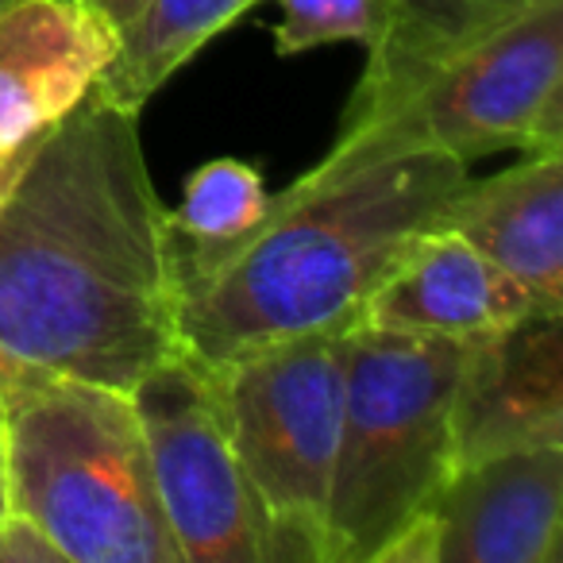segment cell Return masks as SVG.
Here are the masks:
<instances>
[{
    "label": "cell",
    "instance_id": "cell-15",
    "mask_svg": "<svg viewBox=\"0 0 563 563\" xmlns=\"http://www.w3.org/2000/svg\"><path fill=\"white\" fill-rule=\"evenodd\" d=\"M263 174L240 158H212L186 181L178 209H166L170 240L186 247H228L243 240L266 212Z\"/></svg>",
    "mask_w": 563,
    "mask_h": 563
},
{
    "label": "cell",
    "instance_id": "cell-12",
    "mask_svg": "<svg viewBox=\"0 0 563 563\" xmlns=\"http://www.w3.org/2000/svg\"><path fill=\"white\" fill-rule=\"evenodd\" d=\"M437 228L514 274L540 306H563V151H525L509 170L467 178Z\"/></svg>",
    "mask_w": 563,
    "mask_h": 563
},
{
    "label": "cell",
    "instance_id": "cell-5",
    "mask_svg": "<svg viewBox=\"0 0 563 563\" xmlns=\"http://www.w3.org/2000/svg\"><path fill=\"white\" fill-rule=\"evenodd\" d=\"M235 460L258 498L271 563H329L344 424V332L282 340L212 367Z\"/></svg>",
    "mask_w": 563,
    "mask_h": 563
},
{
    "label": "cell",
    "instance_id": "cell-19",
    "mask_svg": "<svg viewBox=\"0 0 563 563\" xmlns=\"http://www.w3.org/2000/svg\"><path fill=\"white\" fill-rule=\"evenodd\" d=\"M9 514V452H4V401H0V521Z\"/></svg>",
    "mask_w": 563,
    "mask_h": 563
},
{
    "label": "cell",
    "instance_id": "cell-7",
    "mask_svg": "<svg viewBox=\"0 0 563 563\" xmlns=\"http://www.w3.org/2000/svg\"><path fill=\"white\" fill-rule=\"evenodd\" d=\"M128 394L178 560L271 563L263 509L235 460L212 371L178 347Z\"/></svg>",
    "mask_w": 563,
    "mask_h": 563
},
{
    "label": "cell",
    "instance_id": "cell-11",
    "mask_svg": "<svg viewBox=\"0 0 563 563\" xmlns=\"http://www.w3.org/2000/svg\"><path fill=\"white\" fill-rule=\"evenodd\" d=\"M540 306L514 274L475 251L448 228L417 235L363 301L360 324L406 336L478 340L529 317Z\"/></svg>",
    "mask_w": 563,
    "mask_h": 563
},
{
    "label": "cell",
    "instance_id": "cell-2",
    "mask_svg": "<svg viewBox=\"0 0 563 563\" xmlns=\"http://www.w3.org/2000/svg\"><path fill=\"white\" fill-rule=\"evenodd\" d=\"M467 178L471 166L440 151L336 140L243 240L209 251L170 240L178 347L212 371L282 340L347 332Z\"/></svg>",
    "mask_w": 563,
    "mask_h": 563
},
{
    "label": "cell",
    "instance_id": "cell-18",
    "mask_svg": "<svg viewBox=\"0 0 563 563\" xmlns=\"http://www.w3.org/2000/svg\"><path fill=\"white\" fill-rule=\"evenodd\" d=\"M97 9H101V16L109 20L117 32H124L128 24H132L135 16H140L143 9H147L151 0H93Z\"/></svg>",
    "mask_w": 563,
    "mask_h": 563
},
{
    "label": "cell",
    "instance_id": "cell-17",
    "mask_svg": "<svg viewBox=\"0 0 563 563\" xmlns=\"http://www.w3.org/2000/svg\"><path fill=\"white\" fill-rule=\"evenodd\" d=\"M0 563H66V560L40 525L9 509L4 521H0Z\"/></svg>",
    "mask_w": 563,
    "mask_h": 563
},
{
    "label": "cell",
    "instance_id": "cell-21",
    "mask_svg": "<svg viewBox=\"0 0 563 563\" xmlns=\"http://www.w3.org/2000/svg\"><path fill=\"white\" fill-rule=\"evenodd\" d=\"M9 4H12V0H0V9H9Z\"/></svg>",
    "mask_w": 563,
    "mask_h": 563
},
{
    "label": "cell",
    "instance_id": "cell-4",
    "mask_svg": "<svg viewBox=\"0 0 563 563\" xmlns=\"http://www.w3.org/2000/svg\"><path fill=\"white\" fill-rule=\"evenodd\" d=\"M463 340L344 332V424L329 509V563H375L455 471L452 398Z\"/></svg>",
    "mask_w": 563,
    "mask_h": 563
},
{
    "label": "cell",
    "instance_id": "cell-14",
    "mask_svg": "<svg viewBox=\"0 0 563 563\" xmlns=\"http://www.w3.org/2000/svg\"><path fill=\"white\" fill-rule=\"evenodd\" d=\"M247 9H255V0H151L120 32L117 58L93 93L140 112L147 97L181 70V63H189Z\"/></svg>",
    "mask_w": 563,
    "mask_h": 563
},
{
    "label": "cell",
    "instance_id": "cell-13",
    "mask_svg": "<svg viewBox=\"0 0 563 563\" xmlns=\"http://www.w3.org/2000/svg\"><path fill=\"white\" fill-rule=\"evenodd\" d=\"M532 4L537 0H390V32L367 55L344 120L378 112L448 55L498 32Z\"/></svg>",
    "mask_w": 563,
    "mask_h": 563
},
{
    "label": "cell",
    "instance_id": "cell-16",
    "mask_svg": "<svg viewBox=\"0 0 563 563\" xmlns=\"http://www.w3.org/2000/svg\"><path fill=\"white\" fill-rule=\"evenodd\" d=\"M278 20V55L329 47V43H363L383 47L390 32V0H274Z\"/></svg>",
    "mask_w": 563,
    "mask_h": 563
},
{
    "label": "cell",
    "instance_id": "cell-9",
    "mask_svg": "<svg viewBox=\"0 0 563 563\" xmlns=\"http://www.w3.org/2000/svg\"><path fill=\"white\" fill-rule=\"evenodd\" d=\"M563 444V309L467 340L452 398L455 467Z\"/></svg>",
    "mask_w": 563,
    "mask_h": 563
},
{
    "label": "cell",
    "instance_id": "cell-8",
    "mask_svg": "<svg viewBox=\"0 0 563 563\" xmlns=\"http://www.w3.org/2000/svg\"><path fill=\"white\" fill-rule=\"evenodd\" d=\"M429 563H560L563 444L463 463L421 514Z\"/></svg>",
    "mask_w": 563,
    "mask_h": 563
},
{
    "label": "cell",
    "instance_id": "cell-1",
    "mask_svg": "<svg viewBox=\"0 0 563 563\" xmlns=\"http://www.w3.org/2000/svg\"><path fill=\"white\" fill-rule=\"evenodd\" d=\"M170 352V224L140 112L93 93L0 197V394L27 378L132 390Z\"/></svg>",
    "mask_w": 563,
    "mask_h": 563
},
{
    "label": "cell",
    "instance_id": "cell-3",
    "mask_svg": "<svg viewBox=\"0 0 563 563\" xmlns=\"http://www.w3.org/2000/svg\"><path fill=\"white\" fill-rule=\"evenodd\" d=\"M0 401L9 509L40 525L66 563H181L132 394L78 378H27Z\"/></svg>",
    "mask_w": 563,
    "mask_h": 563
},
{
    "label": "cell",
    "instance_id": "cell-6",
    "mask_svg": "<svg viewBox=\"0 0 563 563\" xmlns=\"http://www.w3.org/2000/svg\"><path fill=\"white\" fill-rule=\"evenodd\" d=\"M336 140L440 151L455 163L498 151H563V0H537L467 43Z\"/></svg>",
    "mask_w": 563,
    "mask_h": 563
},
{
    "label": "cell",
    "instance_id": "cell-10",
    "mask_svg": "<svg viewBox=\"0 0 563 563\" xmlns=\"http://www.w3.org/2000/svg\"><path fill=\"white\" fill-rule=\"evenodd\" d=\"M120 32L93 0H12L0 9V163L24 158L93 97Z\"/></svg>",
    "mask_w": 563,
    "mask_h": 563
},
{
    "label": "cell",
    "instance_id": "cell-20",
    "mask_svg": "<svg viewBox=\"0 0 563 563\" xmlns=\"http://www.w3.org/2000/svg\"><path fill=\"white\" fill-rule=\"evenodd\" d=\"M27 155H32V151H27ZM27 155H24V158H27ZM24 158H16V163H0V197L9 194L12 178H16V174H20V166H24Z\"/></svg>",
    "mask_w": 563,
    "mask_h": 563
}]
</instances>
